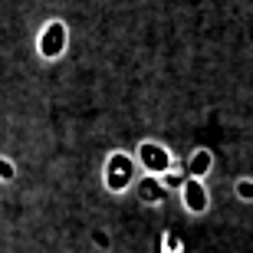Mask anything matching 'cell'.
<instances>
[{
  "instance_id": "7",
  "label": "cell",
  "mask_w": 253,
  "mask_h": 253,
  "mask_svg": "<svg viewBox=\"0 0 253 253\" xmlns=\"http://www.w3.org/2000/svg\"><path fill=\"white\" fill-rule=\"evenodd\" d=\"M237 194L244 197V201H253V181L250 178H240V181H237Z\"/></svg>"
},
{
  "instance_id": "4",
  "label": "cell",
  "mask_w": 253,
  "mask_h": 253,
  "mask_svg": "<svg viewBox=\"0 0 253 253\" xmlns=\"http://www.w3.org/2000/svg\"><path fill=\"white\" fill-rule=\"evenodd\" d=\"M181 197H184V207H188L191 214H204L207 211V191H204V184L197 178H188L184 184H181Z\"/></svg>"
},
{
  "instance_id": "6",
  "label": "cell",
  "mask_w": 253,
  "mask_h": 253,
  "mask_svg": "<svg viewBox=\"0 0 253 253\" xmlns=\"http://www.w3.org/2000/svg\"><path fill=\"white\" fill-rule=\"evenodd\" d=\"M138 194H141V201H151V204H158V201H165V188H161V181H155V178L141 181Z\"/></svg>"
},
{
  "instance_id": "2",
  "label": "cell",
  "mask_w": 253,
  "mask_h": 253,
  "mask_svg": "<svg viewBox=\"0 0 253 253\" xmlns=\"http://www.w3.org/2000/svg\"><path fill=\"white\" fill-rule=\"evenodd\" d=\"M66 43H69V33H66V23L63 20H53V23H46L43 27V33H40V56L43 59H59L66 53Z\"/></svg>"
},
{
  "instance_id": "9",
  "label": "cell",
  "mask_w": 253,
  "mask_h": 253,
  "mask_svg": "<svg viewBox=\"0 0 253 253\" xmlns=\"http://www.w3.org/2000/svg\"><path fill=\"white\" fill-rule=\"evenodd\" d=\"M0 178H13V168H10V165H7V161H3V158H0Z\"/></svg>"
},
{
  "instance_id": "8",
  "label": "cell",
  "mask_w": 253,
  "mask_h": 253,
  "mask_svg": "<svg viewBox=\"0 0 253 253\" xmlns=\"http://www.w3.org/2000/svg\"><path fill=\"white\" fill-rule=\"evenodd\" d=\"M165 253H181V240H174L171 234H165Z\"/></svg>"
},
{
  "instance_id": "5",
  "label": "cell",
  "mask_w": 253,
  "mask_h": 253,
  "mask_svg": "<svg viewBox=\"0 0 253 253\" xmlns=\"http://www.w3.org/2000/svg\"><path fill=\"white\" fill-rule=\"evenodd\" d=\"M211 168H214V155H211L207 148H197L194 155L188 158V174H191V178H197V181L204 178Z\"/></svg>"
},
{
  "instance_id": "1",
  "label": "cell",
  "mask_w": 253,
  "mask_h": 253,
  "mask_svg": "<svg viewBox=\"0 0 253 253\" xmlns=\"http://www.w3.org/2000/svg\"><path fill=\"white\" fill-rule=\"evenodd\" d=\"M131 174H135V161H131L128 155H122V151L109 155V161H105V188L109 191H125L131 184Z\"/></svg>"
},
{
  "instance_id": "3",
  "label": "cell",
  "mask_w": 253,
  "mask_h": 253,
  "mask_svg": "<svg viewBox=\"0 0 253 253\" xmlns=\"http://www.w3.org/2000/svg\"><path fill=\"white\" fill-rule=\"evenodd\" d=\"M138 165L148 174H168L171 171V151L158 141H141L138 145Z\"/></svg>"
}]
</instances>
